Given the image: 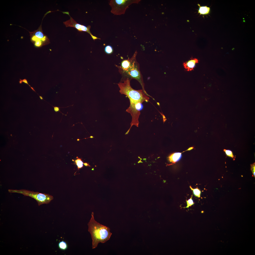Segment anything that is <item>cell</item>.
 <instances>
[{
    "label": "cell",
    "mask_w": 255,
    "mask_h": 255,
    "mask_svg": "<svg viewBox=\"0 0 255 255\" xmlns=\"http://www.w3.org/2000/svg\"><path fill=\"white\" fill-rule=\"evenodd\" d=\"M251 170L252 171V176L255 177V163L251 164Z\"/></svg>",
    "instance_id": "obj_19"
},
{
    "label": "cell",
    "mask_w": 255,
    "mask_h": 255,
    "mask_svg": "<svg viewBox=\"0 0 255 255\" xmlns=\"http://www.w3.org/2000/svg\"><path fill=\"white\" fill-rule=\"evenodd\" d=\"M54 111L56 112L60 111V107L57 106L54 107Z\"/></svg>",
    "instance_id": "obj_21"
},
{
    "label": "cell",
    "mask_w": 255,
    "mask_h": 255,
    "mask_svg": "<svg viewBox=\"0 0 255 255\" xmlns=\"http://www.w3.org/2000/svg\"><path fill=\"white\" fill-rule=\"evenodd\" d=\"M84 165L85 166H89V164H88L87 163H84Z\"/></svg>",
    "instance_id": "obj_22"
},
{
    "label": "cell",
    "mask_w": 255,
    "mask_h": 255,
    "mask_svg": "<svg viewBox=\"0 0 255 255\" xmlns=\"http://www.w3.org/2000/svg\"><path fill=\"white\" fill-rule=\"evenodd\" d=\"M88 231L92 239V248H96L100 242L104 243L109 240L112 234L110 228L96 221L92 212L91 217L88 224Z\"/></svg>",
    "instance_id": "obj_1"
},
{
    "label": "cell",
    "mask_w": 255,
    "mask_h": 255,
    "mask_svg": "<svg viewBox=\"0 0 255 255\" xmlns=\"http://www.w3.org/2000/svg\"><path fill=\"white\" fill-rule=\"evenodd\" d=\"M20 81H19V82L21 84V83H22V82H24L25 83H26L28 84L31 87V88L34 91H35L34 89L33 88H32V87H31L28 84V82H27V81L26 79H23V80H21V79H20Z\"/></svg>",
    "instance_id": "obj_20"
},
{
    "label": "cell",
    "mask_w": 255,
    "mask_h": 255,
    "mask_svg": "<svg viewBox=\"0 0 255 255\" xmlns=\"http://www.w3.org/2000/svg\"><path fill=\"white\" fill-rule=\"evenodd\" d=\"M104 50L105 52L109 54H111L113 51L112 47L110 45H107L106 46Z\"/></svg>",
    "instance_id": "obj_17"
},
{
    "label": "cell",
    "mask_w": 255,
    "mask_h": 255,
    "mask_svg": "<svg viewBox=\"0 0 255 255\" xmlns=\"http://www.w3.org/2000/svg\"><path fill=\"white\" fill-rule=\"evenodd\" d=\"M120 89V93L125 95L130 101H138L143 102L149 101V98L144 92L142 89L136 90L133 89L130 84V79L127 78L123 82L118 84Z\"/></svg>",
    "instance_id": "obj_2"
},
{
    "label": "cell",
    "mask_w": 255,
    "mask_h": 255,
    "mask_svg": "<svg viewBox=\"0 0 255 255\" xmlns=\"http://www.w3.org/2000/svg\"><path fill=\"white\" fill-rule=\"evenodd\" d=\"M58 246L61 250H65L68 248V246L67 244L65 242L62 241L58 243Z\"/></svg>",
    "instance_id": "obj_13"
},
{
    "label": "cell",
    "mask_w": 255,
    "mask_h": 255,
    "mask_svg": "<svg viewBox=\"0 0 255 255\" xmlns=\"http://www.w3.org/2000/svg\"><path fill=\"white\" fill-rule=\"evenodd\" d=\"M65 13L69 15L70 17L69 19L63 22L64 24L65 25L66 27H71L75 28L79 31L86 32L89 34L91 35L92 38L94 40L97 39H100V38L94 36L91 34L90 29L91 26L90 25L86 26L77 23L72 17H71L69 14V13L67 12H64Z\"/></svg>",
    "instance_id": "obj_8"
},
{
    "label": "cell",
    "mask_w": 255,
    "mask_h": 255,
    "mask_svg": "<svg viewBox=\"0 0 255 255\" xmlns=\"http://www.w3.org/2000/svg\"><path fill=\"white\" fill-rule=\"evenodd\" d=\"M192 195L191 197L189 199L187 200L186 201L187 203V206L183 208H188L190 206H191L192 205H193L194 203L193 200L192 199Z\"/></svg>",
    "instance_id": "obj_18"
},
{
    "label": "cell",
    "mask_w": 255,
    "mask_h": 255,
    "mask_svg": "<svg viewBox=\"0 0 255 255\" xmlns=\"http://www.w3.org/2000/svg\"><path fill=\"white\" fill-rule=\"evenodd\" d=\"M10 193H15L21 194L25 196L32 197L37 202L39 206L43 204H48L53 199V196L48 194L34 192L25 189H8Z\"/></svg>",
    "instance_id": "obj_4"
},
{
    "label": "cell",
    "mask_w": 255,
    "mask_h": 255,
    "mask_svg": "<svg viewBox=\"0 0 255 255\" xmlns=\"http://www.w3.org/2000/svg\"><path fill=\"white\" fill-rule=\"evenodd\" d=\"M198 61L197 59L192 58L189 60L184 62L183 65L186 71H190L193 69L196 64L198 63Z\"/></svg>",
    "instance_id": "obj_9"
},
{
    "label": "cell",
    "mask_w": 255,
    "mask_h": 255,
    "mask_svg": "<svg viewBox=\"0 0 255 255\" xmlns=\"http://www.w3.org/2000/svg\"><path fill=\"white\" fill-rule=\"evenodd\" d=\"M190 187L192 191L193 194L195 196L199 198L200 197L201 191L199 189L197 188L195 189L193 188L191 186H190Z\"/></svg>",
    "instance_id": "obj_14"
},
{
    "label": "cell",
    "mask_w": 255,
    "mask_h": 255,
    "mask_svg": "<svg viewBox=\"0 0 255 255\" xmlns=\"http://www.w3.org/2000/svg\"><path fill=\"white\" fill-rule=\"evenodd\" d=\"M131 65L130 59L123 60L121 63L120 67V72L123 73L126 71L129 68Z\"/></svg>",
    "instance_id": "obj_11"
},
{
    "label": "cell",
    "mask_w": 255,
    "mask_h": 255,
    "mask_svg": "<svg viewBox=\"0 0 255 255\" xmlns=\"http://www.w3.org/2000/svg\"><path fill=\"white\" fill-rule=\"evenodd\" d=\"M29 32L31 41L36 47H40L44 43L49 41L47 36L43 32L41 25L37 30Z\"/></svg>",
    "instance_id": "obj_7"
},
{
    "label": "cell",
    "mask_w": 255,
    "mask_h": 255,
    "mask_svg": "<svg viewBox=\"0 0 255 255\" xmlns=\"http://www.w3.org/2000/svg\"><path fill=\"white\" fill-rule=\"evenodd\" d=\"M142 103L140 102L130 101V106L126 111L130 114L132 118L130 128L133 125L138 127L139 123L138 119L140 114V111L143 108Z\"/></svg>",
    "instance_id": "obj_6"
},
{
    "label": "cell",
    "mask_w": 255,
    "mask_h": 255,
    "mask_svg": "<svg viewBox=\"0 0 255 255\" xmlns=\"http://www.w3.org/2000/svg\"><path fill=\"white\" fill-rule=\"evenodd\" d=\"M181 157V153H176L172 154L168 158L170 162L174 163L179 161Z\"/></svg>",
    "instance_id": "obj_12"
},
{
    "label": "cell",
    "mask_w": 255,
    "mask_h": 255,
    "mask_svg": "<svg viewBox=\"0 0 255 255\" xmlns=\"http://www.w3.org/2000/svg\"><path fill=\"white\" fill-rule=\"evenodd\" d=\"M75 164L77 166L78 169L82 168L83 166L84 163L81 159L78 158L74 161Z\"/></svg>",
    "instance_id": "obj_16"
},
{
    "label": "cell",
    "mask_w": 255,
    "mask_h": 255,
    "mask_svg": "<svg viewBox=\"0 0 255 255\" xmlns=\"http://www.w3.org/2000/svg\"><path fill=\"white\" fill-rule=\"evenodd\" d=\"M140 0H111L109 4L111 8V13L115 15L124 14L128 6L133 3H138Z\"/></svg>",
    "instance_id": "obj_5"
},
{
    "label": "cell",
    "mask_w": 255,
    "mask_h": 255,
    "mask_svg": "<svg viewBox=\"0 0 255 255\" xmlns=\"http://www.w3.org/2000/svg\"><path fill=\"white\" fill-rule=\"evenodd\" d=\"M137 54L136 51L135 52L132 57L130 59V65L128 69L122 73L125 75L128 78L134 79L137 80L140 83L144 93L147 95H149L145 91L144 88V84L143 77L140 69L139 64L136 60V56Z\"/></svg>",
    "instance_id": "obj_3"
},
{
    "label": "cell",
    "mask_w": 255,
    "mask_h": 255,
    "mask_svg": "<svg viewBox=\"0 0 255 255\" xmlns=\"http://www.w3.org/2000/svg\"><path fill=\"white\" fill-rule=\"evenodd\" d=\"M223 151L225 152V153L227 156L232 158L233 159V160H235L236 157L234 155L232 151L229 150H227L225 149H224Z\"/></svg>",
    "instance_id": "obj_15"
},
{
    "label": "cell",
    "mask_w": 255,
    "mask_h": 255,
    "mask_svg": "<svg viewBox=\"0 0 255 255\" xmlns=\"http://www.w3.org/2000/svg\"><path fill=\"white\" fill-rule=\"evenodd\" d=\"M39 96V98H40V99H41L42 100L43 99V98L42 97V96Z\"/></svg>",
    "instance_id": "obj_23"
},
{
    "label": "cell",
    "mask_w": 255,
    "mask_h": 255,
    "mask_svg": "<svg viewBox=\"0 0 255 255\" xmlns=\"http://www.w3.org/2000/svg\"><path fill=\"white\" fill-rule=\"evenodd\" d=\"M199 6V9L198 10V13L200 15H206L209 14L210 12V7L207 6H201L199 4H197Z\"/></svg>",
    "instance_id": "obj_10"
}]
</instances>
